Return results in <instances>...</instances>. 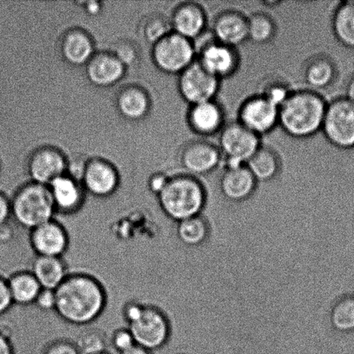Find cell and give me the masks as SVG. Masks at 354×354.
I'll use <instances>...</instances> for the list:
<instances>
[{
  "instance_id": "10",
  "label": "cell",
  "mask_w": 354,
  "mask_h": 354,
  "mask_svg": "<svg viewBox=\"0 0 354 354\" xmlns=\"http://www.w3.org/2000/svg\"><path fill=\"white\" fill-rule=\"evenodd\" d=\"M237 117L242 126L262 137L279 127V106L256 93L243 100Z\"/></svg>"
},
{
  "instance_id": "16",
  "label": "cell",
  "mask_w": 354,
  "mask_h": 354,
  "mask_svg": "<svg viewBox=\"0 0 354 354\" xmlns=\"http://www.w3.org/2000/svg\"><path fill=\"white\" fill-rule=\"evenodd\" d=\"M171 20L173 32L193 41L203 37L206 33L207 16L200 3L183 2L176 7Z\"/></svg>"
},
{
  "instance_id": "27",
  "label": "cell",
  "mask_w": 354,
  "mask_h": 354,
  "mask_svg": "<svg viewBox=\"0 0 354 354\" xmlns=\"http://www.w3.org/2000/svg\"><path fill=\"white\" fill-rule=\"evenodd\" d=\"M331 23L336 40L354 50V0L339 3L333 13Z\"/></svg>"
},
{
  "instance_id": "42",
  "label": "cell",
  "mask_w": 354,
  "mask_h": 354,
  "mask_svg": "<svg viewBox=\"0 0 354 354\" xmlns=\"http://www.w3.org/2000/svg\"><path fill=\"white\" fill-rule=\"evenodd\" d=\"M113 54L119 58V60L122 62L124 66L131 64V62H133L135 58L134 51L131 50V47L124 44L120 45L119 47L115 48V51L113 52Z\"/></svg>"
},
{
  "instance_id": "31",
  "label": "cell",
  "mask_w": 354,
  "mask_h": 354,
  "mask_svg": "<svg viewBox=\"0 0 354 354\" xmlns=\"http://www.w3.org/2000/svg\"><path fill=\"white\" fill-rule=\"evenodd\" d=\"M330 322L335 330L342 334L354 333V296L339 297L333 305Z\"/></svg>"
},
{
  "instance_id": "22",
  "label": "cell",
  "mask_w": 354,
  "mask_h": 354,
  "mask_svg": "<svg viewBox=\"0 0 354 354\" xmlns=\"http://www.w3.org/2000/svg\"><path fill=\"white\" fill-rule=\"evenodd\" d=\"M86 72L93 84L110 86L123 78L126 66L113 53H100L90 59Z\"/></svg>"
},
{
  "instance_id": "9",
  "label": "cell",
  "mask_w": 354,
  "mask_h": 354,
  "mask_svg": "<svg viewBox=\"0 0 354 354\" xmlns=\"http://www.w3.org/2000/svg\"><path fill=\"white\" fill-rule=\"evenodd\" d=\"M196 47V62L221 82L234 76L241 67L237 48L221 44L212 36Z\"/></svg>"
},
{
  "instance_id": "7",
  "label": "cell",
  "mask_w": 354,
  "mask_h": 354,
  "mask_svg": "<svg viewBox=\"0 0 354 354\" xmlns=\"http://www.w3.org/2000/svg\"><path fill=\"white\" fill-rule=\"evenodd\" d=\"M152 57L160 71L180 75L196 61V44L172 31L153 45Z\"/></svg>"
},
{
  "instance_id": "37",
  "label": "cell",
  "mask_w": 354,
  "mask_h": 354,
  "mask_svg": "<svg viewBox=\"0 0 354 354\" xmlns=\"http://www.w3.org/2000/svg\"><path fill=\"white\" fill-rule=\"evenodd\" d=\"M38 310L44 312L55 311V290L41 289L34 304Z\"/></svg>"
},
{
  "instance_id": "44",
  "label": "cell",
  "mask_w": 354,
  "mask_h": 354,
  "mask_svg": "<svg viewBox=\"0 0 354 354\" xmlns=\"http://www.w3.org/2000/svg\"><path fill=\"white\" fill-rule=\"evenodd\" d=\"M346 98L354 104V75L349 79L346 86Z\"/></svg>"
},
{
  "instance_id": "5",
  "label": "cell",
  "mask_w": 354,
  "mask_h": 354,
  "mask_svg": "<svg viewBox=\"0 0 354 354\" xmlns=\"http://www.w3.org/2000/svg\"><path fill=\"white\" fill-rule=\"evenodd\" d=\"M261 137L253 133L237 120L225 124L218 133V145L224 169L246 165L261 147Z\"/></svg>"
},
{
  "instance_id": "14",
  "label": "cell",
  "mask_w": 354,
  "mask_h": 354,
  "mask_svg": "<svg viewBox=\"0 0 354 354\" xmlns=\"http://www.w3.org/2000/svg\"><path fill=\"white\" fill-rule=\"evenodd\" d=\"M187 122L190 130L201 138L220 133L227 124L223 106L216 100L189 106Z\"/></svg>"
},
{
  "instance_id": "17",
  "label": "cell",
  "mask_w": 354,
  "mask_h": 354,
  "mask_svg": "<svg viewBox=\"0 0 354 354\" xmlns=\"http://www.w3.org/2000/svg\"><path fill=\"white\" fill-rule=\"evenodd\" d=\"M67 168L68 162L61 151L45 147L31 156L28 171L33 183L48 187L58 177L65 175Z\"/></svg>"
},
{
  "instance_id": "25",
  "label": "cell",
  "mask_w": 354,
  "mask_h": 354,
  "mask_svg": "<svg viewBox=\"0 0 354 354\" xmlns=\"http://www.w3.org/2000/svg\"><path fill=\"white\" fill-rule=\"evenodd\" d=\"M62 54L73 65L88 64L93 57V44L84 31L74 30L64 35L62 41Z\"/></svg>"
},
{
  "instance_id": "23",
  "label": "cell",
  "mask_w": 354,
  "mask_h": 354,
  "mask_svg": "<svg viewBox=\"0 0 354 354\" xmlns=\"http://www.w3.org/2000/svg\"><path fill=\"white\" fill-rule=\"evenodd\" d=\"M30 272L41 289L51 290H57L69 274L64 259L41 256L34 259Z\"/></svg>"
},
{
  "instance_id": "29",
  "label": "cell",
  "mask_w": 354,
  "mask_h": 354,
  "mask_svg": "<svg viewBox=\"0 0 354 354\" xmlns=\"http://www.w3.org/2000/svg\"><path fill=\"white\" fill-rule=\"evenodd\" d=\"M176 235L183 245L196 248L207 241L209 236V225L201 215L187 218L177 223Z\"/></svg>"
},
{
  "instance_id": "28",
  "label": "cell",
  "mask_w": 354,
  "mask_h": 354,
  "mask_svg": "<svg viewBox=\"0 0 354 354\" xmlns=\"http://www.w3.org/2000/svg\"><path fill=\"white\" fill-rule=\"evenodd\" d=\"M117 107L127 119L138 120L147 116L150 109V100L143 89L131 86L120 93Z\"/></svg>"
},
{
  "instance_id": "20",
  "label": "cell",
  "mask_w": 354,
  "mask_h": 354,
  "mask_svg": "<svg viewBox=\"0 0 354 354\" xmlns=\"http://www.w3.org/2000/svg\"><path fill=\"white\" fill-rule=\"evenodd\" d=\"M258 185L246 165L224 169L220 179V189L225 199L232 203H243L254 194Z\"/></svg>"
},
{
  "instance_id": "32",
  "label": "cell",
  "mask_w": 354,
  "mask_h": 354,
  "mask_svg": "<svg viewBox=\"0 0 354 354\" xmlns=\"http://www.w3.org/2000/svg\"><path fill=\"white\" fill-rule=\"evenodd\" d=\"M294 91L292 86L286 79L280 76H268L259 83L257 93L265 97L277 106L282 105L284 100Z\"/></svg>"
},
{
  "instance_id": "47",
  "label": "cell",
  "mask_w": 354,
  "mask_h": 354,
  "mask_svg": "<svg viewBox=\"0 0 354 354\" xmlns=\"http://www.w3.org/2000/svg\"><path fill=\"white\" fill-rule=\"evenodd\" d=\"M100 354H109V353H107V352H106V353H100Z\"/></svg>"
},
{
  "instance_id": "36",
  "label": "cell",
  "mask_w": 354,
  "mask_h": 354,
  "mask_svg": "<svg viewBox=\"0 0 354 354\" xmlns=\"http://www.w3.org/2000/svg\"><path fill=\"white\" fill-rule=\"evenodd\" d=\"M41 354H81L75 342L67 339H57L50 343Z\"/></svg>"
},
{
  "instance_id": "40",
  "label": "cell",
  "mask_w": 354,
  "mask_h": 354,
  "mask_svg": "<svg viewBox=\"0 0 354 354\" xmlns=\"http://www.w3.org/2000/svg\"><path fill=\"white\" fill-rule=\"evenodd\" d=\"M12 216V204L5 194L0 193V227L7 224Z\"/></svg>"
},
{
  "instance_id": "39",
  "label": "cell",
  "mask_w": 354,
  "mask_h": 354,
  "mask_svg": "<svg viewBox=\"0 0 354 354\" xmlns=\"http://www.w3.org/2000/svg\"><path fill=\"white\" fill-rule=\"evenodd\" d=\"M12 305L13 301L10 297L8 282L0 277V315L6 313Z\"/></svg>"
},
{
  "instance_id": "3",
  "label": "cell",
  "mask_w": 354,
  "mask_h": 354,
  "mask_svg": "<svg viewBox=\"0 0 354 354\" xmlns=\"http://www.w3.org/2000/svg\"><path fill=\"white\" fill-rule=\"evenodd\" d=\"M159 206L173 221L199 216L207 203V191L197 177L189 174L169 177L158 196Z\"/></svg>"
},
{
  "instance_id": "18",
  "label": "cell",
  "mask_w": 354,
  "mask_h": 354,
  "mask_svg": "<svg viewBox=\"0 0 354 354\" xmlns=\"http://www.w3.org/2000/svg\"><path fill=\"white\" fill-rule=\"evenodd\" d=\"M119 175L113 166L102 159L86 162L82 185L92 196L105 198L112 196L119 187Z\"/></svg>"
},
{
  "instance_id": "1",
  "label": "cell",
  "mask_w": 354,
  "mask_h": 354,
  "mask_svg": "<svg viewBox=\"0 0 354 354\" xmlns=\"http://www.w3.org/2000/svg\"><path fill=\"white\" fill-rule=\"evenodd\" d=\"M55 293V313L62 321L76 327L92 324L106 310L105 287L88 273H69Z\"/></svg>"
},
{
  "instance_id": "12",
  "label": "cell",
  "mask_w": 354,
  "mask_h": 354,
  "mask_svg": "<svg viewBox=\"0 0 354 354\" xmlns=\"http://www.w3.org/2000/svg\"><path fill=\"white\" fill-rule=\"evenodd\" d=\"M180 160L187 174L206 176L222 165V154L218 145L201 138L190 141L183 147Z\"/></svg>"
},
{
  "instance_id": "6",
  "label": "cell",
  "mask_w": 354,
  "mask_h": 354,
  "mask_svg": "<svg viewBox=\"0 0 354 354\" xmlns=\"http://www.w3.org/2000/svg\"><path fill=\"white\" fill-rule=\"evenodd\" d=\"M321 131L333 147L354 148V104L345 96L328 102Z\"/></svg>"
},
{
  "instance_id": "30",
  "label": "cell",
  "mask_w": 354,
  "mask_h": 354,
  "mask_svg": "<svg viewBox=\"0 0 354 354\" xmlns=\"http://www.w3.org/2000/svg\"><path fill=\"white\" fill-rule=\"evenodd\" d=\"M277 33L276 21L263 12L248 17V41L258 45L272 43Z\"/></svg>"
},
{
  "instance_id": "45",
  "label": "cell",
  "mask_w": 354,
  "mask_h": 354,
  "mask_svg": "<svg viewBox=\"0 0 354 354\" xmlns=\"http://www.w3.org/2000/svg\"><path fill=\"white\" fill-rule=\"evenodd\" d=\"M85 9L89 14H93V15H95V14L99 13L100 9H102V6H100V3L99 2H86Z\"/></svg>"
},
{
  "instance_id": "8",
  "label": "cell",
  "mask_w": 354,
  "mask_h": 354,
  "mask_svg": "<svg viewBox=\"0 0 354 354\" xmlns=\"http://www.w3.org/2000/svg\"><path fill=\"white\" fill-rule=\"evenodd\" d=\"M128 328L136 345L150 352L167 344L171 335V322L167 315L153 305L145 304L140 317L128 326Z\"/></svg>"
},
{
  "instance_id": "38",
  "label": "cell",
  "mask_w": 354,
  "mask_h": 354,
  "mask_svg": "<svg viewBox=\"0 0 354 354\" xmlns=\"http://www.w3.org/2000/svg\"><path fill=\"white\" fill-rule=\"evenodd\" d=\"M145 305L137 301H131L130 303L124 305L123 317L128 326L133 324L134 322H136L140 317V315L143 313Z\"/></svg>"
},
{
  "instance_id": "19",
  "label": "cell",
  "mask_w": 354,
  "mask_h": 354,
  "mask_svg": "<svg viewBox=\"0 0 354 354\" xmlns=\"http://www.w3.org/2000/svg\"><path fill=\"white\" fill-rule=\"evenodd\" d=\"M57 214L71 215L81 209L84 203V189L67 174L58 177L48 186Z\"/></svg>"
},
{
  "instance_id": "34",
  "label": "cell",
  "mask_w": 354,
  "mask_h": 354,
  "mask_svg": "<svg viewBox=\"0 0 354 354\" xmlns=\"http://www.w3.org/2000/svg\"><path fill=\"white\" fill-rule=\"evenodd\" d=\"M171 32H172L171 20L162 17H153V19L149 21L145 28V38L153 45Z\"/></svg>"
},
{
  "instance_id": "46",
  "label": "cell",
  "mask_w": 354,
  "mask_h": 354,
  "mask_svg": "<svg viewBox=\"0 0 354 354\" xmlns=\"http://www.w3.org/2000/svg\"><path fill=\"white\" fill-rule=\"evenodd\" d=\"M120 354H151V352L141 348L140 346L135 345L133 348L127 350V351Z\"/></svg>"
},
{
  "instance_id": "4",
  "label": "cell",
  "mask_w": 354,
  "mask_h": 354,
  "mask_svg": "<svg viewBox=\"0 0 354 354\" xmlns=\"http://www.w3.org/2000/svg\"><path fill=\"white\" fill-rule=\"evenodd\" d=\"M10 204L16 223L29 231L53 220L57 214L48 187L33 182L21 187Z\"/></svg>"
},
{
  "instance_id": "24",
  "label": "cell",
  "mask_w": 354,
  "mask_h": 354,
  "mask_svg": "<svg viewBox=\"0 0 354 354\" xmlns=\"http://www.w3.org/2000/svg\"><path fill=\"white\" fill-rule=\"evenodd\" d=\"M246 167L258 183H269L280 174L282 162L279 154L273 148L262 145L246 162Z\"/></svg>"
},
{
  "instance_id": "26",
  "label": "cell",
  "mask_w": 354,
  "mask_h": 354,
  "mask_svg": "<svg viewBox=\"0 0 354 354\" xmlns=\"http://www.w3.org/2000/svg\"><path fill=\"white\" fill-rule=\"evenodd\" d=\"M7 282L13 304L20 306H30L34 304L41 290L39 283L30 270L16 272L7 280Z\"/></svg>"
},
{
  "instance_id": "21",
  "label": "cell",
  "mask_w": 354,
  "mask_h": 354,
  "mask_svg": "<svg viewBox=\"0 0 354 354\" xmlns=\"http://www.w3.org/2000/svg\"><path fill=\"white\" fill-rule=\"evenodd\" d=\"M301 73L308 89L319 93L330 88L338 77V68L334 59L325 54L314 55L308 58Z\"/></svg>"
},
{
  "instance_id": "35",
  "label": "cell",
  "mask_w": 354,
  "mask_h": 354,
  "mask_svg": "<svg viewBox=\"0 0 354 354\" xmlns=\"http://www.w3.org/2000/svg\"><path fill=\"white\" fill-rule=\"evenodd\" d=\"M111 346L118 353H122L133 348L135 343L133 335L129 328H119L113 332L110 339Z\"/></svg>"
},
{
  "instance_id": "11",
  "label": "cell",
  "mask_w": 354,
  "mask_h": 354,
  "mask_svg": "<svg viewBox=\"0 0 354 354\" xmlns=\"http://www.w3.org/2000/svg\"><path fill=\"white\" fill-rule=\"evenodd\" d=\"M220 88V80L196 61L179 75V93L189 106L216 100Z\"/></svg>"
},
{
  "instance_id": "43",
  "label": "cell",
  "mask_w": 354,
  "mask_h": 354,
  "mask_svg": "<svg viewBox=\"0 0 354 354\" xmlns=\"http://www.w3.org/2000/svg\"><path fill=\"white\" fill-rule=\"evenodd\" d=\"M0 354H13V348L10 339L0 333Z\"/></svg>"
},
{
  "instance_id": "15",
  "label": "cell",
  "mask_w": 354,
  "mask_h": 354,
  "mask_svg": "<svg viewBox=\"0 0 354 354\" xmlns=\"http://www.w3.org/2000/svg\"><path fill=\"white\" fill-rule=\"evenodd\" d=\"M211 36L237 48L248 41V17L237 10H222L212 22Z\"/></svg>"
},
{
  "instance_id": "13",
  "label": "cell",
  "mask_w": 354,
  "mask_h": 354,
  "mask_svg": "<svg viewBox=\"0 0 354 354\" xmlns=\"http://www.w3.org/2000/svg\"><path fill=\"white\" fill-rule=\"evenodd\" d=\"M29 241L36 256L62 258L69 246V237L64 225L55 218L30 231Z\"/></svg>"
},
{
  "instance_id": "41",
  "label": "cell",
  "mask_w": 354,
  "mask_h": 354,
  "mask_svg": "<svg viewBox=\"0 0 354 354\" xmlns=\"http://www.w3.org/2000/svg\"><path fill=\"white\" fill-rule=\"evenodd\" d=\"M169 179V177L165 175H154L149 180V189H150L152 193L158 196L165 189L166 185H167Z\"/></svg>"
},
{
  "instance_id": "33",
  "label": "cell",
  "mask_w": 354,
  "mask_h": 354,
  "mask_svg": "<svg viewBox=\"0 0 354 354\" xmlns=\"http://www.w3.org/2000/svg\"><path fill=\"white\" fill-rule=\"evenodd\" d=\"M75 344L81 354H100L106 352L107 338L98 329H88L79 335Z\"/></svg>"
},
{
  "instance_id": "2",
  "label": "cell",
  "mask_w": 354,
  "mask_h": 354,
  "mask_svg": "<svg viewBox=\"0 0 354 354\" xmlns=\"http://www.w3.org/2000/svg\"><path fill=\"white\" fill-rule=\"evenodd\" d=\"M328 102L311 89L295 90L279 106V127L288 136L306 140L322 131Z\"/></svg>"
}]
</instances>
